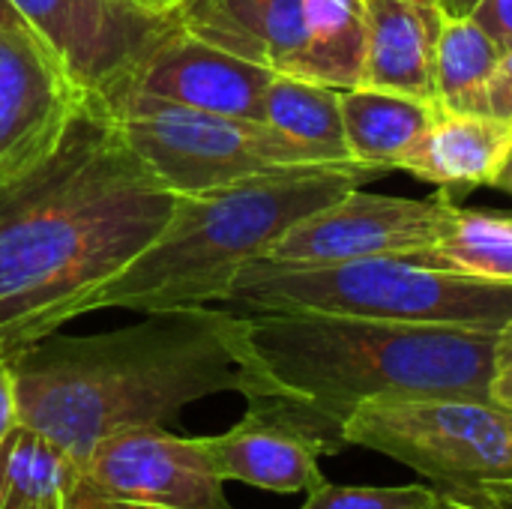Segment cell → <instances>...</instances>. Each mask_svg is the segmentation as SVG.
<instances>
[{"label": "cell", "instance_id": "1", "mask_svg": "<svg viewBox=\"0 0 512 509\" xmlns=\"http://www.w3.org/2000/svg\"><path fill=\"white\" fill-rule=\"evenodd\" d=\"M177 198L96 96L54 153L0 183V348H21L87 315L171 222Z\"/></svg>", "mask_w": 512, "mask_h": 509}, {"label": "cell", "instance_id": "2", "mask_svg": "<svg viewBox=\"0 0 512 509\" xmlns=\"http://www.w3.org/2000/svg\"><path fill=\"white\" fill-rule=\"evenodd\" d=\"M18 420L78 462L129 429L168 426L216 393L261 396L237 309L183 306L93 336L51 333L9 357Z\"/></svg>", "mask_w": 512, "mask_h": 509}, {"label": "cell", "instance_id": "3", "mask_svg": "<svg viewBox=\"0 0 512 509\" xmlns=\"http://www.w3.org/2000/svg\"><path fill=\"white\" fill-rule=\"evenodd\" d=\"M261 396L324 456L342 453L345 423L366 402L489 399L495 333L321 312H240Z\"/></svg>", "mask_w": 512, "mask_h": 509}, {"label": "cell", "instance_id": "4", "mask_svg": "<svg viewBox=\"0 0 512 509\" xmlns=\"http://www.w3.org/2000/svg\"><path fill=\"white\" fill-rule=\"evenodd\" d=\"M387 174L366 162L315 165L180 195L162 234L93 294L87 312L135 309L147 315L228 303L240 270L261 261L291 225Z\"/></svg>", "mask_w": 512, "mask_h": 509}, {"label": "cell", "instance_id": "5", "mask_svg": "<svg viewBox=\"0 0 512 509\" xmlns=\"http://www.w3.org/2000/svg\"><path fill=\"white\" fill-rule=\"evenodd\" d=\"M228 303L237 312H321L498 333L512 318V285L423 267L402 255L342 264L255 261Z\"/></svg>", "mask_w": 512, "mask_h": 509}, {"label": "cell", "instance_id": "6", "mask_svg": "<svg viewBox=\"0 0 512 509\" xmlns=\"http://www.w3.org/2000/svg\"><path fill=\"white\" fill-rule=\"evenodd\" d=\"M135 153L174 192L195 195L288 168L351 165L330 159L264 120L210 114L132 93L111 108Z\"/></svg>", "mask_w": 512, "mask_h": 509}, {"label": "cell", "instance_id": "7", "mask_svg": "<svg viewBox=\"0 0 512 509\" xmlns=\"http://www.w3.org/2000/svg\"><path fill=\"white\" fill-rule=\"evenodd\" d=\"M345 444L390 456L450 495L512 480V411L492 399L366 402L348 417Z\"/></svg>", "mask_w": 512, "mask_h": 509}, {"label": "cell", "instance_id": "8", "mask_svg": "<svg viewBox=\"0 0 512 509\" xmlns=\"http://www.w3.org/2000/svg\"><path fill=\"white\" fill-rule=\"evenodd\" d=\"M78 509H234L201 438L144 426L99 441L81 462Z\"/></svg>", "mask_w": 512, "mask_h": 509}, {"label": "cell", "instance_id": "9", "mask_svg": "<svg viewBox=\"0 0 512 509\" xmlns=\"http://www.w3.org/2000/svg\"><path fill=\"white\" fill-rule=\"evenodd\" d=\"M60 54L72 78L108 108L120 105L150 51L177 27L138 0H9Z\"/></svg>", "mask_w": 512, "mask_h": 509}, {"label": "cell", "instance_id": "10", "mask_svg": "<svg viewBox=\"0 0 512 509\" xmlns=\"http://www.w3.org/2000/svg\"><path fill=\"white\" fill-rule=\"evenodd\" d=\"M456 207L459 204L447 189L420 201L372 195L357 186L291 225L261 261L342 264L360 258L411 255L447 234Z\"/></svg>", "mask_w": 512, "mask_h": 509}, {"label": "cell", "instance_id": "11", "mask_svg": "<svg viewBox=\"0 0 512 509\" xmlns=\"http://www.w3.org/2000/svg\"><path fill=\"white\" fill-rule=\"evenodd\" d=\"M90 96L42 36L0 27V183L54 153Z\"/></svg>", "mask_w": 512, "mask_h": 509}, {"label": "cell", "instance_id": "12", "mask_svg": "<svg viewBox=\"0 0 512 509\" xmlns=\"http://www.w3.org/2000/svg\"><path fill=\"white\" fill-rule=\"evenodd\" d=\"M276 72L174 27L141 63L129 90L183 108L264 120V93Z\"/></svg>", "mask_w": 512, "mask_h": 509}, {"label": "cell", "instance_id": "13", "mask_svg": "<svg viewBox=\"0 0 512 509\" xmlns=\"http://www.w3.org/2000/svg\"><path fill=\"white\" fill-rule=\"evenodd\" d=\"M213 471L225 483H246L276 495H297L318 489L327 477L321 471V447L267 405L249 402L243 420L222 435L201 438Z\"/></svg>", "mask_w": 512, "mask_h": 509}, {"label": "cell", "instance_id": "14", "mask_svg": "<svg viewBox=\"0 0 512 509\" xmlns=\"http://www.w3.org/2000/svg\"><path fill=\"white\" fill-rule=\"evenodd\" d=\"M174 18L186 33L282 75L306 42V0H183Z\"/></svg>", "mask_w": 512, "mask_h": 509}, {"label": "cell", "instance_id": "15", "mask_svg": "<svg viewBox=\"0 0 512 509\" xmlns=\"http://www.w3.org/2000/svg\"><path fill=\"white\" fill-rule=\"evenodd\" d=\"M512 165V123L492 114L441 111L432 129L396 162L417 180L456 189L498 186Z\"/></svg>", "mask_w": 512, "mask_h": 509}, {"label": "cell", "instance_id": "16", "mask_svg": "<svg viewBox=\"0 0 512 509\" xmlns=\"http://www.w3.org/2000/svg\"><path fill=\"white\" fill-rule=\"evenodd\" d=\"M366 24L363 84L435 102V51L444 27L438 0H366Z\"/></svg>", "mask_w": 512, "mask_h": 509}, {"label": "cell", "instance_id": "17", "mask_svg": "<svg viewBox=\"0 0 512 509\" xmlns=\"http://www.w3.org/2000/svg\"><path fill=\"white\" fill-rule=\"evenodd\" d=\"M441 108L408 93L381 87L342 90V120L348 153L357 162L396 171V162L432 129Z\"/></svg>", "mask_w": 512, "mask_h": 509}, {"label": "cell", "instance_id": "18", "mask_svg": "<svg viewBox=\"0 0 512 509\" xmlns=\"http://www.w3.org/2000/svg\"><path fill=\"white\" fill-rule=\"evenodd\" d=\"M81 477V462L30 426L0 444V509H75Z\"/></svg>", "mask_w": 512, "mask_h": 509}, {"label": "cell", "instance_id": "19", "mask_svg": "<svg viewBox=\"0 0 512 509\" xmlns=\"http://www.w3.org/2000/svg\"><path fill=\"white\" fill-rule=\"evenodd\" d=\"M366 42V0H306V42L291 75L336 90L360 87Z\"/></svg>", "mask_w": 512, "mask_h": 509}, {"label": "cell", "instance_id": "20", "mask_svg": "<svg viewBox=\"0 0 512 509\" xmlns=\"http://www.w3.org/2000/svg\"><path fill=\"white\" fill-rule=\"evenodd\" d=\"M402 258L456 276L512 285V213L456 207L453 222L438 243Z\"/></svg>", "mask_w": 512, "mask_h": 509}, {"label": "cell", "instance_id": "21", "mask_svg": "<svg viewBox=\"0 0 512 509\" xmlns=\"http://www.w3.org/2000/svg\"><path fill=\"white\" fill-rule=\"evenodd\" d=\"M504 48L489 36V30L474 15L450 18L435 51V102L441 111L483 114V96L492 72L501 63Z\"/></svg>", "mask_w": 512, "mask_h": 509}, {"label": "cell", "instance_id": "22", "mask_svg": "<svg viewBox=\"0 0 512 509\" xmlns=\"http://www.w3.org/2000/svg\"><path fill=\"white\" fill-rule=\"evenodd\" d=\"M264 123L276 126L279 132L303 141L306 147L330 159L357 162L348 153L342 90L336 87L276 72L264 93Z\"/></svg>", "mask_w": 512, "mask_h": 509}, {"label": "cell", "instance_id": "23", "mask_svg": "<svg viewBox=\"0 0 512 509\" xmlns=\"http://www.w3.org/2000/svg\"><path fill=\"white\" fill-rule=\"evenodd\" d=\"M438 489L411 483V486H336L324 480L318 489L306 492L300 509H429Z\"/></svg>", "mask_w": 512, "mask_h": 509}, {"label": "cell", "instance_id": "24", "mask_svg": "<svg viewBox=\"0 0 512 509\" xmlns=\"http://www.w3.org/2000/svg\"><path fill=\"white\" fill-rule=\"evenodd\" d=\"M489 399L512 411V318L495 333Z\"/></svg>", "mask_w": 512, "mask_h": 509}, {"label": "cell", "instance_id": "25", "mask_svg": "<svg viewBox=\"0 0 512 509\" xmlns=\"http://www.w3.org/2000/svg\"><path fill=\"white\" fill-rule=\"evenodd\" d=\"M483 114H492L498 120H512V45L504 48L501 63L489 78V87L483 96Z\"/></svg>", "mask_w": 512, "mask_h": 509}, {"label": "cell", "instance_id": "26", "mask_svg": "<svg viewBox=\"0 0 512 509\" xmlns=\"http://www.w3.org/2000/svg\"><path fill=\"white\" fill-rule=\"evenodd\" d=\"M486 30L489 36L501 45L510 48L512 45V0H480L477 9L471 12Z\"/></svg>", "mask_w": 512, "mask_h": 509}, {"label": "cell", "instance_id": "27", "mask_svg": "<svg viewBox=\"0 0 512 509\" xmlns=\"http://www.w3.org/2000/svg\"><path fill=\"white\" fill-rule=\"evenodd\" d=\"M18 390L9 360L0 357V444L9 438V432L18 426Z\"/></svg>", "mask_w": 512, "mask_h": 509}, {"label": "cell", "instance_id": "28", "mask_svg": "<svg viewBox=\"0 0 512 509\" xmlns=\"http://www.w3.org/2000/svg\"><path fill=\"white\" fill-rule=\"evenodd\" d=\"M456 498H465L471 504L483 509H512V480H504V483H486L468 495H456Z\"/></svg>", "mask_w": 512, "mask_h": 509}, {"label": "cell", "instance_id": "29", "mask_svg": "<svg viewBox=\"0 0 512 509\" xmlns=\"http://www.w3.org/2000/svg\"><path fill=\"white\" fill-rule=\"evenodd\" d=\"M0 27H21V30H33L27 21H24V15L9 3V0H0ZM36 33V30H33ZM39 36V33H36Z\"/></svg>", "mask_w": 512, "mask_h": 509}, {"label": "cell", "instance_id": "30", "mask_svg": "<svg viewBox=\"0 0 512 509\" xmlns=\"http://www.w3.org/2000/svg\"><path fill=\"white\" fill-rule=\"evenodd\" d=\"M429 509H483V507H477V504H471V501H465V498H456V495H450V492H441V489H438V495H435V501L429 504Z\"/></svg>", "mask_w": 512, "mask_h": 509}, {"label": "cell", "instance_id": "31", "mask_svg": "<svg viewBox=\"0 0 512 509\" xmlns=\"http://www.w3.org/2000/svg\"><path fill=\"white\" fill-rule=\"evenodd\" d=\"M480 0H438V6L444 9V15L459 18V15H471L477 9Z\"/></svg>", "mask_w": 512, "mask_h": 509}, {"label": "cell", "instance_id": "32", "mask_svg": "<svg viewBox=\"0 0 512 509\" xmlns=\"http://www.w3.org/2000/svg\"><path fill=\"white\" fill-rule=\"evenodd\" d=\"M138 3L147 6V9H153V12H162V15H174L183 0H138Z\"/></svg>", "mask_w": 512, "mask_h": 509}, {"label": "cell", "instance_id": "33", "mask_svg": "<svg viewBox=\"0 0 512 509\" xmlns=\"http://www.w3.org/2000/svg\"><path fill=\"white\" fill-rule=\"evenodd\" d=\"M498 186H501V189H507V192H512V165L507 168V174L501 177V183H498Z\"/></svg>", "mask_w": 512, "mask_h": 509}, {"label": "cell", "instance_id": "34", "mask_svg": "<svg viewBox=\"0 0 512 509\" xmlns=\"http://www.w3.org/2000/svg\"><path fill=\"white\" fill-rule=\"evenodd\" d=\"M0 357H3V348H0ZM3 360H6V357H3Z\"/></svg>", "mask_w": 512, "mask_h": 509}, {"label": "cell", "instance_id": "35", "mask_svg": "<svg viewBox=\"0 0 512 509\" xmlns=\"http://www.w3.org/2000/svg\"><path fill=\"white\" fill-rule=\"evenodd\" d=\"M510 123H512V120H510Z\"/></svg>", "mask_w": 512, "mask_h": 509}, {"label": "cell", "instance_id": "36", "mask_svg": "<svg viewBox=\"0 0 512 509\" xmlns=\"http://www.w3.org/2000/svg\"><path fill=\"white\" fill-rule=\"evenodd\" d=\"M75 509H78V507H75Z\"/></svg>", "mask_w": 512, "mask_h": 509}]
</instances>
